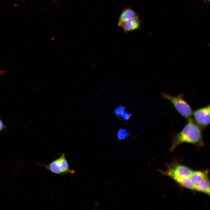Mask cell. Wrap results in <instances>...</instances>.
Instances as JSON below:
<instances>
[{
  "label": "cell",
  "mask_w": 210,
  "mask_h": 210,
  "mask_svg": "<svg viewBox=\"0 0 210 210\" xmlns=\"http://www.w3.org/2000/svg\"><path fill=\"white\" fill-rule=\"evenodd\" d=\"M141 22L138 15L124 22L120 27L126 33L139 29L141 27Z\"/></svg>",
  "instance_id": "cell-5"
},
{
  "label": "cell",
  "mask_w": 210,
  "mask_h": 210,
  "mask_svg": "<svg viewBox=\"0 0 210 210\" xmlns=\"http://www.w3.org/2000/svg\"><path fill=\"white\" fill-rule=\"evenodd\" d=\"M126 111L125 108L123 106H118L114 109L113 113L116 116L120 118L122 114Z\"/></svg>",
  "instance_id": "cell-8"
},
{
  "label": "cell",
  "mask_w": 210,
  "mask_h": 210,
  "mask_svg": "<svg viewBox=\"0 0 210 210\" xmlns=\"http://www.w3.org/2000/svg\"><path fill=\"white\" fill-rule=\"evenodd\" d=\"M208 0V1H209V0Z\"/></svg>",
  "instance_id": "cell-11"
},
{
  "label": "cell",
  "mask_w": 210,
  "mask_h": 210,
  "mask_svg": "<svg viewBox=\"0 0 210 210\" xmlns=\"http://www.w3.org/2000/svg\"><path fill=\"white\" fill-rule=\"evenodd\" d=\"M137 15L136 13L131 8L129 7L125 8L118 18V25L120 27L125 22Z\"/></svg>",
  "instance_id": "cell-6"
},
{
  "label": "cell",
  "mask_w": 210,
  "mask_h": 210,
  "mask_svg": "<svg viewBox=\"0 0 210 210\" xmlns=\"http://www.w3.org/2000/svg\"><path fill=\"white\" fill-rule=\"evenodd\" d=\"M182 130L175 134L172 139V144L169 150H174L180 144L183 143L192 144L198 150L204 146L202 128L192 118L188 121Z\"/></svg>",
  "instance_id": "cell-1"
},
{
  "label": "cell",
  "mask_w": 210,
  "mask_h": 210,
  "mask_svg": "<svg viewBox=\"0 0 210 210\" xmlns=\"http://www.w3.org/2000/svg\"><path fill=\"white\" fill-rule=\"evenodd\" d=\"M130 114L128 112L125 111L122 114L120 118L123 120H127L130 119Z\"/></svg>",
  "instance_id": "cell-9"
},
{
  "label": "cell",
  "mask_w": 210,
  "mask_h": 210,
  "mask_svg": "<svg viewBox=\"0 0 210 210\" xmlns=\"http://www.w3.org/2000/svg\"><path fill=\"white\" fill-rule=\"evenodd\" d=\"M161 96L171 102L177 112L188 121L192 118V108L183 99V94L173 96L163 92L161 94Z\"/></svg>",
  "instance_id": "cell-2"
},
{
  "label": "cell",
  "mask_w": 210,
  "mask_h": 210,
  "mask_svg": "<svg viewBox=\"0 0 210 210\" xmlns=\"http://www.w3.org/2000/svg\"><path fill=\"white\" fill-rule=\"evenodd\" d=\"M129 135L128 131L125 128H121L118 130L117 132L116 136L117 139L119 140H123Z\"/></svg>",
  "instance_id": "cell-7"
},
{
  "label": "cell",
  "mask_w": 210,
  "mask_h": 210,
  "mask_svg": "<svg viewBox=\"0 0 210 210\" xmlns=\"http://www.w3.org/2000/svg\"><path fill=\"white\" fill-rule=\"evenodd\" d=\"M5 128V126L4 125L3 122L0 119V132L4 131Z\"/></svg>",
  "instance_id": "cell-10"
},
{
  "label": "cell",
  "mask_w": 210,
  "mask_h": 210,
  "mask_svg": "<svg viewBox=\"0 0 210 210\" xmlns=\"http://www.w3.org/2000/svg\"><path fill=\"white\" fill-rule=\"evenodd\" d=\"M40 165L51 172L56 174H74L75 172L74 170L70 169L64 153H62L60 157L48 165L42 164Z\"/></svg>",
  "instance_id": "cell-3"
},
{
  "label": "cell",
  "mask_w": 210,
  "mask_h": 210,
  "mask_svg": "<svg viewBox=\"0 0 210 210\" xmlns=\"http://www.w3.org/2000/svg\"></svg>",
  "instance_id": "cell-12"
},
{
  "label": "cell",
  "mask_w": 210,
  "mask_h": 210,
  "mask_svg": "<svg viewBox=\"0 0 210 210\" xmlns=\"http://www.w3.org/2000/svg\"><path fill=\"white\" fill-rule=\"evenodd\" d=\"M194 120L203 130L210 123V105L198 108L192 112Z\"/></svg>",
  "instance_id": "cell-4"
}]
</instances>
